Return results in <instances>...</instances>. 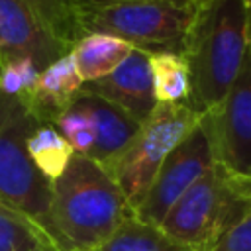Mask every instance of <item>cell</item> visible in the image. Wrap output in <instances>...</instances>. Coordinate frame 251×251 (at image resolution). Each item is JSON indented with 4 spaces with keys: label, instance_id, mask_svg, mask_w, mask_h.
Segmentation results:
<instances>
[{
    "label": "cell",
    "instance_id": "6da1fadb",
    "mask_svg": "<svg viewBox=\"0 0 251 251\" xmlns=\"http://www.w3.org/2000/svg\"><path fill=\"white\" fill-rule=\"evenodd\" d=\"M129 212L116 180L88 157L73 155L65 173L51 182L49 224L57 251L100 247Z\"/></svg>",
    "mask_w": 251,
    "mask_h": 251
},
{
    "label": "cell",
    "instance_id": "7a4b0ae2",
    "mask_svg": "<svg viewBox=\"0 0 251 251\" xmlns=\"http://www.w3.org/2000/svg\"><path fill=\"white\" fill-rule=\"evenodd\" d=\"M249 47L247 0H206L192 27L186 61L188 106L200 116L214 110L235 82Z\"/></svg>",
    "mask_w": 251,
    "mask_h": 251
},
{
    "label": "cell",
    "instance_id": "3957f363",
    "mask_svg": "<svg viewBox=\"0 0 251 251\" xmlns=\"http://www.w3.org/2000/svg\"><path fill=\"white\" fill-rule=\"evenodd\" d=\"M249 212L251 180L231 175L216 161L176 200L159 227L194 251H210Z\"/></svg>",
    "mask_w": 251,
    "mask_h": 251
},
{
    "label": "cell",
    "instance_id": "277c9868",
    "mask_svg": "<svg viewBox=\"0 0 251 251\" xmlns=\"http://www.w3.org/2000/svg\"><path fill=\"white\" fill-rule=\"evenodd\" d=\"M206 0H129L80 12L84 31H102L143 53L184 55Z\"/></svg>",
    "mask_w": 251,
    "mask_h": 251
},
{
    "label": "cell",
    "instance_id": "5b68a950",
    "mask_svg": "<svg viewBox=\"0 0 251 251\" xmlns=\"http://www.w3.org/2000/svg\"><path fill=\"white\" fill-rule=\"evenodd\" d=\"M39 124L43 122L24 102L0 94V202L27 218L51 239V182L37 171L25 147L29 133Z\"/></svg>",
    "mask_w": 251,
    "mask_h": 251
},
{
    "label": "cell",
    "instance_id": "8992f818",
    "mask_svg": "<svg viewBox=\"0 0 251 251\" xmlns=\"http://www.w3.org/2000/svg\"><path fill=\"white\" fill-rule=\"evenodd\" d=\"M198 122L200 114L188 104H157L151 116L141 122L133 141L110 171L131 210L145 198L169 153Z\"/></svg>",
    "mask_w": 251,
    "mask_h": 251
},
{
    "label": "cell",
    "instance_id": "52a82bcc",
    "mask_svg": "<svg viewBox=\"0 0 251 251\" xmlns=\"http://www.w3.org/2000/svg\"><path fill=\"white\" fill-rule=\"evenodd\" d=\"M216 149L208 118L202 114L200 122L190 133L169 153L155 175L141 204L133 210L135 218L159 226L176 200L216 163Z\"/></svg>",
    "mask_w": 251,
    "mask_h": 251
},
{
    "label": "cell",
    "instance_id": "ba28073f",
    "mask_svg": "<svg viewBox=\"0 0 251 251\" xmlns=\"http://www.w3.org/2000/svg\"><path fill=\"white\" fill-rule=\"evenodd\" d=\"M204 116L218 163L231 175L251 180V43L235 82L224 100Z\"/></svg>",
    "mask_w": 251,
    "mask_h": 251
},
{
    "label": "cell",
    "instance_id": "9c48e42d",
    "mask_svg": "<svg viewBox=\"0 0 251 251\" xmlns=\"http://www.w3.org/2000/svg\"><path fill=\"white\" fill-rule=\"evenodd\" d=\"M63 41L24 0H0V61L33 59L41 69L69 53Z\"/></svg>",
    "mask_w": 251,
    "mask_h": 251
},
{
    "label": "cell",
    "instance_id": "30bf717a",
    "mask_svg": "<svg viewBox=\"0 0 251 251\" xmlns=\"http://www.w3.org/2000/svg\"><path fill=\"white\" fill-rule=\"evenodd\" d=\"M84 90L116 104L139 124L145 122L159 104L155 98L147 53L139 49H133L110 75L94 82H86Z\"/></svg>",
    "mask_w": 251,
    "mask_h": 251
},
{
    "label": "cell",
    "instance_id": "8fae6325",
    "mask_svg": "<svg viewBox=\"0 0 251 251\" xmlns=\"http://www.w3.org/2000/svg\"><path fill=\"white\" fill-rule=\"evenodd\" d=\"M76 100L86 110L94 127V143L88 153V159L110 173L133 141L141 124L127 116L124 110H120L116 104L84 88L80 90Z\"/></svg>",
    "mask_w": 251,
    "mask_h": 251
},
{
    "label": "cell",
    "instance_id": "7c38bea8",
    "mask_svg": "<svg viewBox=\"0 0 251 251\" xmlns=\"http://www.w3.org/2000/svg\"><path fill=\"white\" fill-rule=\"evenodd\" d=\"M84 82L69 51L41 69L35 94L27 108L39 122L53 124V120L71 106V102L80 94Z\"/></svg>",
    "mask_w": 251,
    "mask_h": 251
},
{
    "label": "cell",
    "instance_id": "4fadbf2b",
    "mask_svg": "<svg viewBox=\"0 0 251 251\" xmlns=\"http://www.w3.org/2000/svg\"><path fill=\"white\" fill-rule=\"evenodd\" d=\"M131 51L133 47L127 41L102 31H84L71 47L84 84L110 75Z\"/></svg>",
    "mask_w": 251,
    "mask_h": 251
},
{
    "label": "cell",
    "instance_id": "5bb4252c",
    "mask_svg": "<svg viewBox=\"0 0 251 251\" xmlns=\"http://www.w3.org/2000/svg\"><path fill=\"white\" fill-rule=\"evenodd\" d=\"M92 251H194L192 247L176 241L159 226L141 222L129 212L116 231Z\"/></svg>",
    "mask_w": 251,
    "mask_h": 251
},
{
    "label": "cell",
    "instance_id": "9a60e30c",
    "mask_svg": "<svg viewBox=\"0 0 251 251\" xmlns=\"http://www.w3.org/2000/svg\"><path fill=\"white\" fill-rule=\"evenodd\" d=\"M155 98L159 104H188L190 71L184 55L178 53H149L147 55Z\"/></svg>",
    "mask_w": 251,
    "mask_h": 251
},
{
    "label": "cell",
    "instance_id": "2e32d148",
    "mask_svg": "<svg viewBox=\"0 0 251 251\" xmlns=\"http://www.w3.org/2000/svg\"><path fill=\"white\" fill-rule=\"evenodd\" d=\"M29 159L49 180H57L69 167L75 151L53 124H39L25 141Z\"/></svg>",
    "mask_w": 251,
    "mask_h": 251
},
{
    "label": "cell",
    "instance_id": "e0dca14e",
    "mask_svg": "<svg viewBox=\"0 0 251 251\" xmlns=\"http://www.w3.org/2000/svg\"><path fill=\"white\" fill-rule=\"evenodd\" d=\"M0 251H57L27 218L0 202Z\"/></svg>",
    "mask_w": 251,
    "mask_h": 251
},
{
    "label": "cell",
    "instance_id": "ac0fdd59",
    "mask_svg": "<svg viewBox=\"0 0 251 251\" xmlns=\"http://www.w3.org/2000/svg\"><path fill=\"white\" fill-rule=\"evenodd\" d=\"M27 2L33 12L45 22V25L55 33L59 41L67 47L84 33L80 24V8L76 0H24Z\"/></svg>",
    "mask_w": 251,
    "mask_h": 251
},
{
    "label": "cell",
    "instance_id": "d6986e66",
    "mask_svg": "<svg viewBox=\"0 0 251 251\" xmlns=\"http://www.w3.org/2000/svg\"><path fill=\"white\" fill-rule=\"evenodd\" d=\"M39 73H41V67L33 59H27V57L2 63L0 94L16 98L27 106L35 94Z\"/></svg>",
    "mask_w": 251,
    "mask_h": 251
},
{
    "label": "cell",
    "instance_id": "ffe728a7",
    "mask_svg": "<svg viewBox=\"0 0 251 251\" xmlns=\"http://www.w3.org/2000/svg\"><path fill=\"white\" fill-rule=\"evenodd\" d=\"M53 126L59 129V133L71 143L75 155L88 157L92 143H94V127L86 114V110L78 104L75 98L67 110H63L55 120Z\"/></svg>",
    "mask_w": 251,
    "mask_h": 251
},
{
    "label": "cell",
    "instance_id": "44dd1931",
    "mask_svg": "<svg viewBox=\"0 0 251 251\" xmlns=\"http://www.w3.org/2000/svg\"><path fill=\"white\" fill-rule=\"evenodd\" d=\"M210 251H251V212L229 227Z\"/></svg>",
    "mask_w": 251,
    "mask_h": 251
},
{
    "label": "cell",
    "instance_id": "7402d4cb",
    "mask_svg": "<svg viewBox=\"0 0 251 251\" xmlns=\"http://www.w3.org/2000/svg\"><path fill=\"white\" fill-rule=\"evenodd\" d=\"M120 2H129V0H76L80 12L90 10V8H104V6H112V4H120Z\"/></svg>",
    "mask_w": 251,
    "mask_h": 251
},
{
    "label": "cell",
    "instance_id": "603a6c76",
    "mask_svg": "<svg viewBox=\"0 0 251 251\" xmlns=\"http://www.w3.org/2000/svg\"><path fill=\"white\" fill-rule=\"evenodd\" d=\"M247 14H249V43H251V0H247Z\"/></svg>",
    "mask_w": 251,
    "mask_h": 251
},
{
    "label": "cell",
    "instance_id": "cb8c5ba5",
    "mask_svg": "<svg viewBox=\"0 0 251 251\" xmlns=\"http://www.w3.org/2000/svg\"><path fill=\"white\" fill-rule=\"evenodd\" d=\"M0 73H2V61H0Z\"/></svg>",
    "mask_w": 251,
    "mask_h": 251
}]
</instances>
